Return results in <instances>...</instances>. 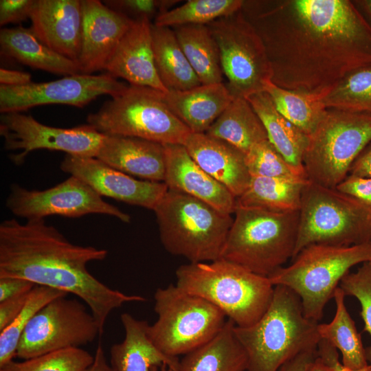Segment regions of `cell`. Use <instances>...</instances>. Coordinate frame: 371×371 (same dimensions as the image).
<instances>
[{"mask_svg": "<svg viewBox=\"0 0 371 371\" xmlns=\"http://www.w3.org/2000/svg\"><path fill=\"white\" fill-rule=\"evenodd\" d=\"M241 10L265 44L271 81L280 87L322 93L371 65V23L353 1H244Z\"/></svg>", "mask_w": 371, "mask_h": 371, "instance_id": "cell-1", "label": "cell"}, {"mask_svg": "<svg viewBox=\"0 0 371 371\" xmlns=\"http://www.w3.org/2000/svg\"><path fill=\"white\" fill-rule=\"evenodd\" d=\"M107 254L104 249L72 243L45 219L22 224L11 218L0 224V278H23L78 297L102 333L113 311L146 300L111 289L89 271L90 262L103 260Z\"/></svg>", "mask_w": 371, "mask_h": 371, "instance_id": "cell-2", "label": "cell"}, {"mask_svg": "<svg viewBox=\"0 0 371 371\" xmlns=\"http://www.w3.org/2000/svg\"><path fill=\"white\" fill-rule=\"evenodd\" d=\"M318 323L304 314L299 296L276 285L271 302L260 319L234 332L248 360L247 371H278L298 355L317 349Z\"/></svg>", "mask_w": 371, "mask_h": 371, "instance_id": "cell-3", "label": "cell"}, {"mask_svg": "<svg viewBox=\"0 0 371 371\" xmlns=\"http://www.w3.org/2000/svg\"><path fill=\"white\" fill-rule=\"evenodd\" d=\"M175 274L179 289L214 304L238 327L258 321L274 293L275 286L268 277L223 258L183 265Z\"/></svg>", "mask_w": 371, "mask_h": 371, "instance_id": "cell-4", "label": "cell"}, {"mask_svg": "<svg viewBox=\"0 0 371 371\" xmlns=\"http://www.w3.org/2000/svg\"><path fill=\"white\" fill-rule=\"evenodd\" d=\"M161 243L190 262L221 258L233 223L231 214L188 194L169 190L154 208Z\"/></svg>", "mask_w": 371, "mask_h": 371, "instance_id": "cell-5", "label": "cell"}, {"mask_svg": "<svg viewBox=\"0 0 371 371\" xmlns=\"http://www.w3.org/2000/svg\"><path fill=\"white\" fill-rule=\"evenodd\" d=\"M234 214L221 258L269 277L293 258L299 211L236 206Z\"/></svg>", "mask_w": 371, "mask_h": 371, "instance_id": "cell-6", "label": "cell"}, {"mask_svg": "<svg viewBox=\"0 0 371 371\" xmlns=\"http://www.w3.org/2000/svg\"><path fill=\"white\" fill-rule=\"evenodd\" d=\"M293 260L289 266L268 278L274 286H284L295 292L304 315L317 322L350 269L371 260V242L351 246L311 245Z\"/></svg>", "mask_w": 371, "mask_h": 371, "instance_id": "cell-7", "label": "cell"}, {"mask_svg": "<svg viewBox=\"0 0 371 371\" xmlns=\"http://www.w3.org/2000/svg\"><path fill=\"white\" fill-rule=\"evenodd\" d=\"M371 242V210L336 188L307 182L302 190L292 259L314 244L351 246Z\"/></svg>", "mask_w": 371, "mask_h": 371, "instance_id": "cell-8", "label": "cell"}, {"mask_svg": "<svg viewBox=\"0 0 371 371\" xmlns=\"http://www.w3.org/2000/svg\"><path fill=\"white\" fill-rule=\"evenodd\" d=\"M87 124L106 135L141 138L163 145H183L191 131L172 112L164 93L129 85L87 117Z\"/></svg>", "mask_w": 371, "mask_h": 371, "instance_id": "cell-9", "label": "cell"}, {"mask_svg": "<svg viewBox=\"0 0 371 371\" xmlns=\"http://www.w3.org/2000/svg\"><path fill=\"white\" fill-rule=\"evenodd\" d=\"M154 299L157 319L148 325V335L168 356L178 357L206 344L218 334L227 320L218 307L176 284L158 288Z\"/></svg>", "mask_w": 371, "mask_h": 371, "instance_id": "cell-10", "label": "cell"}, {"mask_svg": "<svg viewBox=\"0 0 371 371\" xmlns=\"http://www.w3.org/2000/svg\"><path fill=\"white\" fill-rule=\"evenodd\" d=\"M371 142V114L327 109L313 133L303 158L308 179L336 188Z\"/></svg>", "mask_w": 371, "mask_h": 371, "instance_id": "cell-11", "label": "cell"}, {"mask_svg": "<svg viewBox=\"0 0 371 371\" xmlns=\"http://www.w3.org/2000/svg\"><path fill=\"white\" fill-rule=\"evenodd\" d=\"M220 53L226 85L234 98L264 91L272 69L265 44L240 10L207 25Z\"/></svg>", "mask_w": 371, "mask_h": 371, "instance_id": "cell-12", "label": "cell"}, {"mask_svg": "<svg viewBox=\"0 0 371 371\" xmlns=\"http://www.w3.org/2000/svg\"><path fill=\"white\" fill-rule=\"evenodd\" d=\"M102 333L82 302L59 297L44 306L29 322L20 338L16 357L25 360L68 348H80Z\"/></svg>", "mask_w": 371, "mask_h": 371, "instance_id": "cell-13", "label": "cell"}, {"mask_svg": "<svg viewBox=\"0 0 371 371\" xmlns=\"http://www.w3.org/2000/svg\"><path fill=\"white\" fill-rule=\"evenodd\" d=\"M6 207L27 221L45 219L51 215L78 218L89 214L114 216L128 223L131 216L104 201L89 185L74 176L46 190H28L12 184Z\"/></svg>", "mask_w": 371, "mask_h": 371, "instance_id": "cell-14", "label": "cell"}, {"mask_svg": "<svg viewBox=\"0 0 371 371\" xmlns=\"http://www.w3.org/2000/svg\"><path fill=\"white\" fill-rule=\"evenodd\" d=\"M0 135L5 150L20 151L10 156L16 165L22 164L30 153L38 149L96 157L105 137L87 124L71 128H57L21 113L1 114Z\"/></svg>", "mask_w": 371, "mask_h": 371, "instance_id": "cell-15", "label": "cell"}, {"mask_svg": "<svg viewBox=\"0 0 371 371\" xmlns=\"http://www.w3.org/2000/svg\"><path fill=\"white\" fill-rule=\"evenodd\" d=\"M126 86L106 73L99 75L77 74L46 82L8 87L0 85L1 114L21 113L44 104H67L82 108L104 94L113 97Z\"/></svg>", "mask_w": 371, "mask_h": 371, "instance_id": "cell-16", "label": "cell"}, {"mask_svg": "<svg viewBox=\"0 0 371 371\" xmlns=\"http://www.w3.org/2000/svg\"><path fill=\"white\" fill-rule=\"evenodd\" d=\"M60 169L85 182L101 196L153 210L168 189L164 182L136 179L96 157L67 154Z\"/></svg>", "mask_w": 371, "mask_h": 371, "instance_id": "cell-17", "label": "cell"}, {"mask_svg": "<svg viewBox=\"0 0 371 371\" xmlns=\"http://www.w3.org/2000/svg\"><path fill=\"white\" fill-rule=\"evenodd\" d=\"M81 44L78 63L80 73L104 70L106 64L133 19L99 0H81Z\"/></svg>", "mask_w": 371, "mask_h": 371, "instance_id": "cell-18", "label": "cell"}, {"mask_svg": "<svg viewBox=\"0 0 371 371\" xmlns=\"http://www.w3.org/2000/svg\"><path fill=\"white\" fill-rule=\"evenodd\" d=\"M30 19L31 30L43 44L78 63L81 44V0H35Z\"/></svg>", "mask_w": 371, "mask_h": 371, "instance_id": "cell-19", "label": "cell"}, {"mask_svg": "<svg viewBox=\"0 0 371 371\" xmlns=\"http://www.w3.org/2000/svg\"><path fill=\"white\" fill-rule=\"evenodd\" d=\"M151 24L148 19L134 20L104 70L116 78L124 79L130 85L148 87L167 93L155 64Z\"/></svg>", "mask_w": 371, "mask_h": 371, "instance_id": "cell-20", "label": "cell"}, {"mask_svg": "<svg viewBox=\"0 0 371 371\" xmlns=\"http://www.w3.org/2000/svg\"><path fill=\"white\" fill-rule=\"evenodd\" d=\"M164 148V183L169 190L192 196L222 212L234 213L236 198L194 161L183 145L166 144Z\"/></svg>", "mask_w": 371, "mask_h": 371, "instance_id": "cell-21", "label": "cell"}, {"mask_svg": "<svg viewBox=\"0 0 371 371\" xmlns=\"http://www.w3.org/2000/svg\"><path fill=\"white\" fill-rule=\"evenodd\" d=\"M183 146L194 161L226 187L236 199L243 194L251 175L242 151L205 133H191Z\"/></svg>", "mask_w": 371, "mask_h": 371, "instance_id": "cell-22", "label": "cell"}, {"mask_svg": "<svg viewBox=\"0 0 371 371\" xmlns=\"http://www.w3.org/2000/svg\"><path fill=\"white\" fill-rule=\"evenodd\" d=\"M96 158L112 168L142 180L164 182V145L119 135H106Z\"/></svg>", "mask_w": 371, "mask_h": 371, "instance_id": "cell-23", "label": "cell"}, {"mask_svg": "<svg viewBox=\"0 0 371 371\" xmlns=\"http://www.w3.org/2000/svg\"><path fill=\"white\" fill-rule=\"evenodd\" d=\"M234 98L223 82L164 93L168 108L195 133H205Z\"/></svg>", "mask_w": 371, "mask_h": 371, "instance_id": "cell-24", "label": "cell"}, {"mask_svg": "<svg viewBox=\"0 0 371 371\" xmlns=\"http://www.w3.org/2000/svg\"><path fill=\"white\" fill-rule=\"evenodd\" d=\"M124 338L111 346L110 366L113 371H151L155 366L166 365L178 371L180 360L165 355L151 341L148 335V323L135 318L128 313L120 316Z\"/></svg>", "mask_w": 371, "mask_h": 371, "instance_id": "cell-25", "label": "cell"}, {"mask_svg": "<svg viewBox=\"0 0 371 371\" xmlns=\"http://www.w3.org/2000/svg\"><path fill=\"white\" fill-rule=\"evenodd\" d=\"M1 54L32 68L63 76L81 74L76 61L43 44L31 28L18 26L0 31Z\"/></svg>", "mask_w": 371, "mask_h": 371, "instance_id": "cell-26", "label": "cell"}, {"mask_svg": "<svg viewBox=\"0 0 371 371\" xmlns=\"http://www.w3.org/2000/svg\"><path fill=\"white\" fill-rule=\"evenodd\" d=\"M262 121L269 142L293 166L304 170L303 158L308 136L286 119L266 91L246 98Z\"/></svg>", "mask_w": 371, "mask_h": 371, "instance_id": "cell-27", "label": "cell"}, {"mask_svg": "<svg viewBox=\"0 0 371 371\" xmlns=\"http://www.w3.org/2000/svg\"><path fill=\"white\" fill-rule=\"evenodd\" d=\"M234 326L227 319L212 339L184 355L178 371H247V356L234 334Z\"/></svg>", "mask_w": 371, "mask_h": 371, "instance_id": "cell-28", "label": "cell"}, {"mask_svg": "<svg viewBox=\"0 0 371 371\" xmlns=\"http://www.w3.org/2000/svg\"><path fill=\"white\" fill-rule=\"evenodd\" d=\"M151 36L157 71L168 91H186L201 85L173 29L152 23Z\"/></svg>", "mask_w": 371, "mask_h": 371, "instance_id": "cell-29", "label": "cell"}, {"mask_svg": "<svg viewBox=\"0 0 371 371\" xmlns=\"http://www.w3.org/2000/svg\"><path fill=\"white\" fill-rule=\"evenodd\" d=\"M205 133L227 142L245 155L256 144L269 140L260 117L241 97L234 98Z\"/></svg>", "mask_w": 371, "mask_h": 371, "instance_id": "cell-30", "label": "cell"}, {"mask_svg": "<svg viewBox=\"0 0 371 371\" xmlns=\"http://www.w3.org/2000/svg\"><path fill=\"white\" fill-rule=\"evenodd\" d=\"M173 30L201 84L223 82L218 47L208 26L186 25Z\"/></svg>", "mask_w": 371, "mask_h": 371, "instance_id": "cell-31", "label": "cell"}, {"mask_svg": "<svg viewBox=\"0 0 371 371\" xmlns=\"http://www.w3.org/2000/svg\"><path fill=\"white\" fill-rule=\"evenodd\" d=\"M345 296L344 291L338 286L333 295L335 315L330 322L318 324L317 331L321 339L341 352L344 366L355 370H363L369 366L366 350L346 306Z\"/></svg>", "mask_w": 371, "mask_h": 371, "instance_id": "cell-32", "label": "cell"}, {"mask_svg": "<svg viewBox=\"0 0 371 371\" xmlns=\"http://www.w3.org/2000/svg\"><path fill=\"white\" fill-rule=\"evenodd\" d=\"M308 181L251 176L248 187L236 199V206L275 212L299 211L302 190Z\"/></svg>", "mask_w": 371, "mask_h": 371, "instance_id": "cell-33", "label": "cell"}, {"mask_svg": "<svg viewBox=\"0 0 371 371\" xmlns=\"http://www.w3.org/2000/svg\"><path fill=\"white\" fill-rule=\"evenodd\" d=\"M264 91L272 99L276 109L290 122L309 136L325 115L323 98L327 92L313 93L288 90L268 80Z\"/></svg>", "mask_w": 371, "mask_h": 371, "instance_id": "cell-34", "label": "cell"}, {"mask_svg": "<svg viewBox=\"0 0 371 371\" xmlns=\"http://www.w3.org/2000/svg\"><path fill=\"white\" fill-rule=\"evenodd\" d=\"M243 3L242 0H189L156 15L153 24L168 27L208 25L218 19L240 10Z\"/></svg>", "mask_w": 371, "mask_h": 371, "instance_id": "cell-35", "label": "cell"}, {"mask_svg": "<svg viewBox=\"0 0 371 371\" xmlns=\"http://www.w3.org/2000/svg\"><path fill=\"white\" fill-rule=\"evenodd\" d=\"M327 109L371 114V65L346 75L323 98Z\"/></svg>", "mask_w": 371, "mask_h": 371, "instance_id": "cell-36", "label": "cell"}, {"mask_svg": "<svg viewBox=\"0 0 371 371\" xmlns=\"http://www.w3.org/2000/svg\"><path fill=\"white\" fill-rule=\"evenodd\" d=\"M68 293L50 287L36 285L24 307L14 321L0 332V368L16 356L20 338L31 319L52 300Z\"/></svg>", "mask_w": 371, "mask_h": 371, "instance_id": "cell-37", "label": "cell"}, {"mask_svg": "<svg viewBox=\"0 0 371 371\" xmlns=\"http://www.w3.org/2000/svg\"><path fill=\"white\" fill-rule=\"evenodd\" d=\"M94 356L81 348H68L18 362L11 361L0 371H85Z\"/></svg>", "mask_w": 371, "mask_h": 371, "instance_id": "cell-38", "label": "cell"}, {"mask_svg": "<svg viewBox=\"0 0 371 371\" xmlns=\"http://www.w3.org/2000/svg\"><path fill=\"white\" fill-rule=\"evenodd\" d=\"M245 159L251 176L309 181L305 170L289 164L269 140L254 146L245 155Z\"/></svg>", "mask_w": 371, "mask_h": 371, "instance_id": "cell-39", "label": "cell"}, {"mask_svg": "<svg viewBox=\"0 0 371 371\" xmlns=\"http://www.w3.org/2000/svg\"><path fill=\"white\" fill-rule=\"evenodd\" d=\"M340 288L346 295L356 297L361 307V315L364 329L371 337V265L368 262L355 272L348 273L340 282ZM366 357L371 366V346L366 350Z\"/></svg>", "mask_w": 371, "mask_h": 371, "instance_id": "cell-40", "label": "cell"}, {"mask_svg": "<svg viewBox=\"0 0 371 371\" xmlns=\"http://www.w3.org/2000/svg\"><path fill=\"white\" fill-rule=\"evenodd\" d=\"M110 8L133 20L150 19L164 10V1L157 0H109L102 1Z\"/></svg>", "mask_w": 371, "mask_h": 371, "instance_id": "cell-41", "label": "cell"}, {"mask_svg": "<svg viewBox=\"0 0 371 371\" xmlns=\"http://www.w3.org/2000/svg\"><path fill=\"white\" fill-rule=\"evenodd\" d=\"M34 3L35 0H1L0 25L30 19Z\"/></svg>", "mask_w": 371, "mask_h": 371, "instance_id": "cell-42", "label": "cell"}, {"mask_svg": "<svg viewBox=\"0 0 371 371\" xmlns=\"http://www.w3.org/2000/svg\"><path fill=\"white\" fill-rule=\"evenodd\" d=\"M336 189L355 198L371 210V177L348 175Z\"/></svg>", "mask_w": 371, "mask_h": 371, "instance_id": "cell-43", "label": "cell"}, {"mask_svg": "<svg viewBox=\"0 0 371 371\" xmlns=\"http://www.w3.org/2000/svg\"><path fill=\"white\" fill-rule=\"evenodd\" d=\"M31 291L0 302V332L8 327L20 313Z\"/></svg>", "mask_w": 371, "mask_h": 371, "instance_id": "cell-44", "label": "cell"}, {"mask_svg": "<svg viewBox=\"0 0 371 371\" xmlns=\"http://www.w3.org/2000/svg\"><path fill=\"white\" fill-rule=\"evenodd\" d=\"M36 286L33 282L19 278H0V302L31 291Z\"/></svg>", "mask_w": 371, "mask_h": 371, "instance_id": "cell-45", "label": "cell"}, {"mask_svg": "<svg viewBox=\"0 0 371 371\" xmlns=\"http://www.w3.org/2000/svg\"><path fill=\"white\" fill-rule=\"evenodd\" d=\"M317 356L326 364L337 371H366V369L355 370L342 365L339 360L337 350L327 341L321 339L317 346Z\"/></svg>", "mask_w": 371, "mask_h": 371, "instance_id": "cell-46", "label": "cell"}, {"mask_svg": "<svg viewBox=\"0 0 371 371\" xmlns=\"http://www.w3.org/2000/svg\"><path fill=\"white\" fill-rule=\"evenodd\" d=\"M348 175L371 177V142L366 146L353 162Z\"/></svg>", "mask_w": 371, "mask_h": 371, "instance_id": "cell-47", "label": "cell"}, {"mask_svg": "<svg viewBox=\"0 0 371 371\" xmlns=\"http://www.w3.org/2000/svg\"><path fill=\"white\" fill-rule=\"evenodd\" d=\"M1 85L8 87H17L32 82V76L27 72L0 69Z\"/></svg>", "mask_w": 371, "mask_h": 371, "instance_id": "cell-48", "label": "cell"}, {"mask_svg": "<svg viewBox=\"0 0 371 371\" xmlns=\"http://www.w3.org/2000/svg\"><path fill=\"white\" fill-rule=\"evenodd\" d=\"M317 357V349L301 353L282 365L278 371H306L308 364Z\"/></svg>", "mask_w": 371, "mask_h": 371, "instance_id": "cell-49", "label": "cell"}, {"mask_svg": "<svg viewBox=\"0 0 371 371\" xmlns=\"http://www.w3.org/2000/svg\"><path fill=\"white\" fill-rule=\"evenodd\" d=\"M85 371H113L106 361L103 347L100 344L96 348L93 362Z\"/></svg>", "mask_w": 371, "mask_h": 371, "instance_id": "cell-50", "label": "cell"}, {"mask_svg": "<svg viewBox=\"0 0 371 371\" xmlns=\"http://www.w3.org/2000/svg\"><path fill=\"white\" fill-rule=\"evenodd\" d=\"M306 371H337V370L324 363L317 356L308 364Z\"/></svg>", "mask_w": 371, "mask_h": 371, "instance_id": "cell-51", "label": "cell"}, {"mask_svg": "<svg viewBox=\"0 0 371 371\" xmlns=\"http://www.w3.org/2000/svg\"><path fill=\"white\" fill-rule=\"evenodd\" d=\"M353 1L371 23V0H357Z\"/></svg>", "mask_w": 371, "mask_h": 371, "instance_id": "cell-52", "label": "cell"}, {"mask_svg": "<svg viewBox=\"0 0 371 371\" xmlns=\"http://www.w3.org/2000/svg\"><path fill=\"white\" fill-rule=\"evenodd\" d=\"M151 371H172L166 365H162L161 366H155L152 368Z\"/></svg>", "mask_w": 371, "mask_h": 371, "instance_id": "cell-53", "label": "cell"}, {"mask_svg": "<svg viewBox=\"0 0 371 371\" xmlns=\"http://www.w3.org/2000/svg\"><path fill=\"white\" fill-rule=\"evenodd\" d=\"M366 371H371V366H368V367L366 368Z\"/></svg>", "mask_w": 371, "mask_h": 371, "instance_id": "cell-54", "label": "cell"}, {"mask_svg": "<svg viewBox=\"0 0 371 371\" xmlns=\"http://www.w3.org/2000/svg\"><path fill=\"white\" fill-rule=\"evenodd\" d=\"M369 262V263L370 264V265H371V260H370V262Z\"/></svg>", "mask_w": 371, "mask_h": 371, "instance_id": "cell-55", "label": "cell"}]
</instances>
